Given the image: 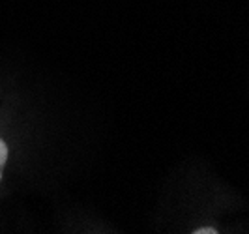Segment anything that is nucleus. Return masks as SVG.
Masks as SVG:
<instances>
[{
    "label": "nucleus",
    "mask_w": 249,
    "mask_h": 234,
    "mask_svg": "<svg viewBox=\"0 0 249 234\" xmlns=\"http://www.w3.org/2000/svg\"><path fill=\"white\" fill-rule=\"evenodd\" d=\"M6 160H8V146H6V143L0 139V169L6 165Z\"/></svg>",
    "instance_id": "obj_1"
},
{
    "label": "nucleus",
    "mask_w": 249,
    "mask_h": 234,
    "mask_svg": "<svg viewBox=\"0 0 249 234\" xmlns=\"http://www.w3.org/2000/svg\"><path fill=\"white\" fill-rule=\"evenodd\" d=\"M217 231H213V229H199V231H195V234H215Z\"/></svg>",
    "instance_id": "obj_2"
},
{
    "label": "nucleus",
    "mask_w": 249,
    "mask_h": 234,
    "mask_svg": "<svg viewBox=\"0 0 249 234\" xmlns=\"http://www.w3.org/2000/svg\"><path fill=\"white\" fill-rule=\"evenodd\" d=\"M0 178H2V174H0Z\"/></svg>",
    "instance_id": "obj_3"
}]
</instances>
